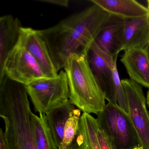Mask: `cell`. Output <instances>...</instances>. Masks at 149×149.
Wrapping results in <instances>:
<instances>
[{"label":"cell","mask_w":149,"mask_h":149,"mask_svg":"<svg viewBox=\"0 0 149 149\" xmlns=\"http://www.w3.org/2000/svg\"><path fill=\"white\" fill-rule=\"evenodd\" d=\"M110 16L94 4L51 27L40 30L57 72L64 68L71 55L88 54Z\"/></svg>","instance_id":"6da1fadb"},{"label":"cell","mask_w":149,"mask_h":149,"mask_svg":"<svg viewBox=\"0 0 149 149\" xmlns=\"http://www.w3.org/2000/svg\"><path fill=\"white\" fill-rule=\"evenodd\" d=\"M144 49H145L146 53L148 54V56H149V42H148V44H147V45H146V47Z\"/></svg>","instance_id":"d4e9b609"},{"label":"cell","mask_w":149,"mask_h":149,"mask_svg":"<svg viewBox=\"0 0 149 149\" xmlns=\"http://www.w3.org/2000/svg\"><path fill=\"white\" fill-rule=\"evenodd\" d=\"M112 70L118 105L128 113V100L125 91L119 78L117 68V60L112 64Z\"/></svg>","instance_id":"d6986e66"},{"label":"cell","mask_w":149,"mask_h":149,"mask_svg":"<svg viewBox=\"0 0 149 149\" xmlns=\"http://www.w3.org/2000/svg\"><path fill=\"white\" fill-rule=\"evenodd\" d=\"M146 103H147L148 107H149V88L147 93V97H146Z\"/></svg>","instance_id":"cb8c5ba5"},{"label":"cell","mask_w":149,"mask_h":149,"mask_svg":"<svg viewBox=\"0 0 149 149\" xmlns=\"http://www.w3.org/2000/svg\"><path fill=\"white\" fill-rule=\"evenodd\" d=\"M26 85L5 75L0 81V116L8 149H36Z\"/></svg>","instance_id":"7a4b0ae2"},{"label":"cell","mask_w":149,"mask_h":149,"mask_svg":"<svg viewBox=\"0 0 149 149\" xmlns=\"http://www.w3.org/2000/svg\"><path fill=\"white\" fill-rule=\"evenodd\" d=\"M79 109L75 110L73 115L68 118L64 128V135L60 149H70L76 140L81 117Z\"/></svg>","instance_id":"e0dca14e"},{"label":"cell","mask_w":149,"mask_h":149,"mask_svg":"<svg viewBox=\"0 0 149 149\" xmlns=\"http://www.w3.org/2000/svg\"><path fill=\"white\" fill-rule=\"evenodd\" d=\"M121 61L130 79L149 88V56L144 49L125 50Z\"/></svg>","instance_id":"4fadbf2b"},{"label":"cell","mask_w":149,"mask_h":149,"mask_svg":"<svg viewBox=\"0 0 149 149\" xmlns=\"http://www.w3.org/2000/svg\"><path fill=\"white\" fill-rule=\"evenodd\" d=\"M32 122L36 149H53L42 118L33 113Z\"/></svg>","instance_id":"ac0fdd59"},{"label":"cell","mask_w":149,"mask_h":149,"mask_svg":"<svg viewBox=\"0 0 149 149\" xmlns=\"http://www.w3.org/2000/svg\"><path fill=\"white\" fill-rule=\"evenodd\" d=\"M124 19L111 15L95 40L97 45L106 54L118 57L123 50Z\"/></svg>","instance_id":"8fae6325"},{"label":"cell","mask_w":149,"mask_h":149,"mask_svg":"<svg viewBox=\"0 0 149 149\" xmlns=\"http://www.w3.org/2000/svg\"><path fill=\"white\" fill-rule=\"evenodd\" d=\"M64 68L70 103L84 113L97 115L103 111L105 96L91 71L88 54L71 55Z\"/></svg>","instance_id":"3957f363"},{"label":"cell","mask_w":149,"mask_h":149,"mask_svg":"<svg viewBox=\"0 0 149 149\" xmlns=\"http://www.w3.org/2000/svg\"><path fill=\"white\" fill-rule=\"evenodd\" d=\"M75 110L74 105L69 100L51 109L46 114L40 115L53 149L61 148L65 125Z\"/></svg>","instance_id":"30bf717a"},{"label":"cell","mask_w":149,"mask_h":149,"mask_svg":"<svg viewBox=\"0 0 149 149\" xmlns=\"http://www.w3.org/2000/svg\"><path fill=\"white\" fill-rule=\"evenodd\" d=\"M97 138L102 149H113L107 137L98 128L97 131Z\"/></svg>","instance_id":"ffe728a7"},{"label":"cell","mask_w":149,"mask_h":149,"mask_svg":"<svg viewBox=\"0 0 149 149\" xmlns=\"http://www.w3.org/2000/svg\"><path fill=\"white\" fill-rule=\"evenodd\" d=\"M36 112L46 114L49 110L69 100V89L65 71L54 78L36 80L26 85Z\"/></svg>","instance_id":"5b68a950"},{"label":"cell","mask_w":149,"mask_h":149,"mask_svg":"<svg viewBox=\"0 0 149 149\" xmlns=\"http://www.w3.org/2000/svg\"><path fill=\"white\" fill-rule=\"evenodd\" d=\"M98 128L97 119L90 114L83 112L77 138L79 145L84 149H102L97 138Z\"/></svg>","instance_id":"2e32d148"},{"label":"cell","mask_w":149,"mask_h":149,"mask_svg":"<svg viewBox=\"0 0 149 149\" xmlns=\"http://www.w3.org/2000/svg\"><path fill=\"white\" fill-rule=\"evenodd\" d=\"M92 73L109 103L117 104L113 80L112 65L118 57H113L97 47L95 41L88 53Z\"/></svg>","instance_id":"ba28073f"},{"label":"cell","mask_w":149,"mask_h":149,"mask_svg":"<svg viewBox=\"0 0 149 149\" xmlns=\"http://www.w3.org/2000/svg\"><path fill=\"white\" fill-rule=\"evenodd\" d=\"M80 146V148H81V149H83V148H82V147H81V146Z\"/></svg>","instance_id":"4316f807"},{"label":"cell","mask_w":149,"mask_h":149,"mask_svg":"<svg viewBox=\"0 0 149 149\" xmlns=\"http://www.w3.org/2000/svg\"><path fill=\"white\" fill-rule=\"evenodd\" d=\"M111 15L123 19L139 18L149 14L147 8L135 0H90Z\"/></svg>","instance_id":"9a60e30c"},{"label":"cell","mask_w":149,"mask_h":149,"mask_svg":"<svg viewBox=\"0 0 149 149\" xmlns=\"http://www.w3.org/2000/svg\"><path fill=\"white\" fill-rule=\"evenodd\" d=\"M128 100V114L143 149H149V112L140 84L130 79L121 80Z\"/></svg>","instance_id":"8992f818"},{"label":"cell","mask_w":149,"mask_h":149,"mask_svg":"<svg viewBox=\"0 0 149 149\" xmlns=\"http://www.w3.org/2000/svg\"><path fill=\"white\" fill-rule=\"evenodd\" d=\"M98 127L113 149H143L128 113L118 104L108 103L97 115Z\"/></svg>","instance_id":"277c9868"},{"label":"cell","mask_w":149,"mask_h":149,"mask_svg":"<svg viewBox=\"0 0 149 149\" xmlns=\"http://www.w3.org/2000/svg\"><path fill=\"white\" fill-rule=\"evenodd\" d=\"M39 1L41 2H46V3H50L54 4L56 6H60L68 7L69 5L68 0H39Z\"/></svg>","instance_id":"44dd1931"},{"label":"cell","mask_w":149,"mask_h":149,"mask_svg":"<svg viewBox=\"0 0 149 149\" xmlns=\"http://www.w3.org/2000/svg\"><path fill=\"white\" fill-rule=\"evenodd\" d=\"M147 5H148V7H147V8H148V10L149 11V0H147Z\"/></svg>","instance_id":"484cf974"},{"label":"cell","mask_w":149,"mask_h":149,"mask_svg":"<svg viewBox=\"0 0 149 149\" xmlns=\"http://www.w3.org/2000/svg\"><path fill=\"white\" fill-rule=\"evenodd\" d=\"M0 149H8L5 139V133L2 129H0Z\"/></svg>","instance_id":"7402d4cb"},{"label":"cell","mask_w":149,"mask_h":149,"mask_svg":"<svg viewBox=\"0 0 149 149\" xmlns=\"http://www.w3.org/2000/svg\"><path fill=\"white\" fill-rule=\"evenodd\" d=\"M5 73L11 80L25 85L47 78L34 58L19 43L7 59Z\"/></svg>","instance_id":"52a82bcc"},{"label":"cell","mask_w":149,"mask_h":149,"mask_svg":"<svg viewBox=\"0 0 149 149\" xmlns=\"http://www.w3.org/2000/svg\"><path fill=\"white\" fill-rule=\"evenodd\" d=\"M70 149H81L80 148V146H79V144H78V143H77V140H76L75 143H74V145H73L72 147H71Z\"/></svg>","instance_id":"603a6c76"},{"label":"cell","mask_w":149,"mask_h":149,"mask_svg":"<svg viewBox=\"0 0 149 149\" xmlns=\"http://www.w3.org/2000/svg\"><path fill=\"white\" fill-rule=\"evenodd\" d=\"M149 42V14L124 19L123 50L145 49Z\"/></svg>","instance_id":"5bb4252c"},{"label":"cell","mask_w":149,"mask_h":149,"mask_svg":"<svg viewBox=\"0 0 149 149\" xmlns=\"http://www.w3.org/2000/svg\"><path fill=\"white\" fill-rule=\"evenodd\" d=\"M19 43L34 58L47 78H54L58 75L40 30L22 27Z\"/></svg>","instance_id":"9c48e42d"},{"label":"cell","mask_w":149,"mask_h":149,"mask_svg":"<svg viewBox=\"0 0 149 149\" xmlns=\"http://www.w3.org/2000/svg\"><path fill=\"white\" fill-rule=\"evenodd\" d=\"M21 23L12 15L0 18V81L5 76V65L11 52L19 43Z\"/></svg>","instance_id":"7c38bea8"}]
</instances>
